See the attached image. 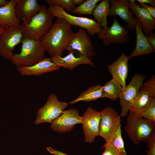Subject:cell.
Masks as SVG:
<instances>
[{
    "label": "cell",
    "instance_id": "cell-16",
    "mask_svg": "<svg viewBox=\"0 0 155 155\" xmlns=\"http://www.w3.org/2000/svg\"><path fill=\"white\" fill-rule=\"evenodd\" d=\"M40 8L37 0H16L15 12L20 21L28 23Z\"/></svg>",
    "mask_w": 155,
    "mask_h": 155
},
{
    "label": "cell",
    "instance_id": "cell-32",
    "mask_svg": "<svg viewBox=\"0 0 155 155\" xmlns=\"http://www.w3.org/2000/svg\"><path fill=\"white\" fill-rule=\"evenodd\" d=\"M102 148L104 149V151L101 155H118L114 148L108 143H105Z\"/></svg>",
    "mask_w": 155,
    "mask_h": 155
},
{
    "label": "cell",
    "instance_id": "cell-12",
    "mask_svg": "<svg viewBox=\"0 0 155 155\" xmlns=\"http://www.w3.org/2000/svg\"><path fill=\"white\" fill-rule=\"evenodd\" d=\"M82 127L84 136V142L92 144L99 135L101 120L100 112L88 106L83 114Z\"/></svg>",
    "mask_w": 155,
    "mask_h": 155
},
{
    "label": "cell",
    "instance_id": "cell-10",
    "mask_svg": "<svg viewBox=\"0 0 155 155\" xmlns=\"http://www.w3.org/2000/svg\"><path fill=\"white\" fill-rule=\"evenodd\" d=\"M66 50L77 51L91 60L96 55L90 35L85 29L81 28L74 33Z\"/></svg>",
    "mask_w": 155,
    "mask_h": 155
},
{
    "label": "cell",
    "instance_id": "cell-6",
    "mask_svg": "<svg viewBox=\"0 0 155 155\" xmlns=\"http://www.w3.org/2000/svg\"><path fill=\"white\" fill-rule=\"evenodd\" d=\"M68 106L66 102L59 101L55 94L51 93L44 105L38 109L34 123L36 124L46 122L51 123L61 115Z\"/></svg>",
    "mask_w": 155,
    "mask_h": 155
},
{
    "label": "cell",
    "instance_id": "cell-38",
    "mask_svg": "<svg viewBox=\"0 0 155 155\" xmlns=\"http://www.w3.org/2000/svg\"><path fill=\"white\" fill-rule=\"evenodd\" d=\"M8 2V1L6 0H0V7L5 5Z\"/></svg>",
    "mask_w": 155,
    "mask_h": 155
},
{
    "label": "cell",
    "instance_id": "cell-18",
    "mask_svg": "<svg viewBox=\"0 0 155 155\" xmlns=\"http://www.w3.org/2000/svg\"><path fill=\"white\" fill-rule=\"evenodd\" d=\"M128 56L122 53L115 61L108 66V69L113 77L121 85L123 89L126 85L128 71Z\"/></svg>",
    "mask_w": 155,
    "mask_h": 155
},
{
    "label": "cell",
    "instance_id": "cell-9",
    "mask_svg": "<svg viewBox=\"0 0 155 155\" xmlns=\"http://www.w3.org/2000/svg\"><path fill=\"white\" fill-rule=\"evenodd\" d=\"M101 120L100 124L99 135L109 142L115 132L121 125V117L118 113L111 107H106L100 112Z\"/></svg>",
    "mask_w": 155,
    "mask_h": 155
},
{
    "label": "cell",
    "instance_id": "cell-39",
    "mask_svg": "<svg viewBox=\"0 0 155 155\" xmlns=\"http://www.w3.org/2000/svg\"><path fill=\"white\" fill-rule=\"evenodd\" d=\"M4 29H4V28L0 27V35L1 34L3 31Z\"/></svg>",
    "mask_w": 155,
    "mask_h": 155
},
{
    "label": "cell",
    "instance_id": "cell-27",
    "mask_svg": "<svg viewBox=\"0 0 155 155\" xmlns=\"http://www.w3.org/2000/svg\"><path fill=\"white\" fill-rule=\"evenodd\" d=\"M100 0H87L76 7L71 12L73 14L80 15H90L92 14L94 9Z\"/></svg>",
    "mask_w": 155,
    "mask_h": 155
},
{
    "label": "cell",
    "instance_id": "cell-29",
    "mask_svg": "<svg viewBox=\"0 0 155 155\" xmlns=\"http://www.w3.org/2000/svg\"><path fill=\"white\" fill-rule=\"evenodd\" d=\"M141 116L155 124V97H152L150 106Z\"/></svg>",
    "mask_w": 155,
    "mask_h": 155
},
{
    "label": "cell",
    "instance_id": "cell-7",
    "mask_svg": "<svg viewBox=\"0 0 155 155\" xmlns=\"http://www.w3.org/2000/svg\"><path fill=\"white\" fill-rule=\"evenodd\" d=\"M145 78L144 75L136 74L129 84L123 89L119 98L121 108V117L127 115L129 109L137 97Z\"/></svg>",
    "mask_w": 155,
    "mask_h": 155
},
{
    "label": "cell",
    "instance_id": "cell-14",
    "mask_svg": "<svg viewBox=\"0 0 155 155\" xmlns=\"http://www.w3.org/2000/svg\"><path fill=\"white\" fill-rule=\"evenodd\" d=\"M128 0H110L108 16H118L127 24L124 27L129 31L134 30L135 21L131 12L128 6Z\"/></svg>",
    "mask_w": 155,
    "mask_h": 155
},
{
    "label": "cell",
    "instance_id": "cell-36",
    "mask_svg": "<svg viewBox=\"0 0 155 155\" xmlns=\"http://www.w3.org/2000/svg\"><path fill=\"white\" fill-rule=\"evenodd\" d=\"M139 3H143L146 4H149L150 6L155 7V0H137Z\"/></svg>",
    "mask_w": 155,
    "mask_h": 155
},
{
    "label": "cell",
    "instance_id": "cell-15",
    "mask_svg": "<svg viewBox=\"0 0 155 155\" xmlns=\"http://www.w3.org/2000/svg\"><path fill=\"white\" fill-rule=\"evenodd\" d=\"M128 6L135 15L146 36L155 29V19L145 9L140 7L135 0H128Z\"/></svg>",
    "mask_w": 155,
    "mask_h": 155
},
{
    "label": "cell",
    "instance_id": "cell-2",
    "mask_svg": "<svg viewBox=\"0 0 155 155\" xmlns=\"http://www.w3.org/2000/svg\"><path fill=\"white\" fill-rule=\"evenodd\" d=\"M21 51L14 54L11 60L17 67L32 65L44 58L45 51L40 40L23 37Z\"/></svg>",
    "mask_w": 155,
    "mask_h": 155
},
{
    "label": "cell",
    "instance_id": "cell-37",
    "mask_svg": "<svg viewBox=\"0 0 155 155\" xmlns=\"http://www.w3.org/2000/svg\"><path fill=\"white\" fill-rule=\"evenodd\" d=\"M73 3L75 6L77 5H80L84 1V0H72Z\"/></svg>",
    "mask_w": 155,
    "mask_h": 155
},
{
    "label": "cell",
    "instance_id": "cell-4",
    "mask_svg": "<svg viewBox=\"0 0 155 155\" xmlns=\"http://www.w3.org/2000/svg\"><path fill=\"white\" fill-rule=\"evenodd\" d=\"M124 130L133 144L138 145L146 141L155 133V124L141 116L128 113Z\"/></svg>",
    "mask_w": 155,
    "mask_h": 155
},
{
    "label": "cell",
    "instance_id": "cell-13",
    "mask_svg": "<svg viewBox=\"0 0 155 155\" xmlns=\"http://www.w3.org/2000/svg\"><path fill=\"white\" fill-rule=\"evenodd\" d=\"M83 121V117L79 115L78 110L71 108L64 110L51 123V127L55 132L65 133L72 130L75 125L82 124Z\"/></svg>",
    "mask_w": 155,
    "mask_h": 155
},
{
    "label": "cell",
    "instance_id": "cell-19",
    "mask_svg": "<svg viewBox=\"0 0 155 155\" xmlns=\"http://www.w3.org/2000/svg\"><path fill=\"white\" fill-rule=\"evenodd\" d=\"M74 52H69V53L64 57L57 56L50 58L51 60L60 67L68 69L71 71L82 64H87L96 67L92 60L80 54L79 56L76 57L74 55Z\"/></svg>",
    "mask_w": 155,
    "mask_h": 155
},
{
    "label": "cell",
    "instance_id": "cell-22",
    "mask_svg": "<svg viewBox=\"0 0 155 155\" xmlns=\"http://www.w3.org/2000/svg\"><path fill=\"white\" fill-rule=\"evenodd\" d=\"M152 98L142 86L137 97L129 109V113L135 116H141L150 106Z\"/></svg>",
    "mask_w": 155,
    "mask_h": 155
},
{
    "label": "cell",
    "instance_id": "cell-17",
    "mask_svg": "<svg viewBox=\"0 0 155 155\" xmlns=\"http://www.w3.org/2000/svg\"><path fill=\"white\" fill-rule=\"evenodd\" d=\"M61 67L51 61L50 58L45 57L32 65L17 68L22 76H39L43 74L59 70Z\"/></svg>",
    "mask_w": 155,
    "mask_h": 155
},
{
    "label": "cell",
    "instance_id": "cell-24",
    "mask_svg": "<svg viewBox=\"0 0 155 155\" xmlns=\"http://www.w3.org/2000/svg\"><path fill=\"white\" fill-rule=\"evenodd\" d=\"M109 0H103L97 4L92 13L95 20L102 28L108 26L107 17L110 7Z\"/></svg>",
    "mask_w": 155,
    "mask_h": 155
},
{
    "label": "cell",
    "instance_id": "cell-1",
    "mask_svg": "<svg viewBox=\"0 0 155 155\" xmlns=\"http://www.w3.org/2000/svg\"><path fill=\"white\" fill-rule=\"evenodd\" d=\"M74 33L72 26L66 21L57 18L49 31L40 40L50 58L62 56Z\"/></svg>",
    "mask_w": 155,
    "mask_h": 155
},
{
    "label": "cell",
    "instance_id": "cell-11",
    "mask_svg": "<svg viewBox=\"0 0 155 155\" xmlns=\"http://www.w3.org/2000/svg\"><path fill=\"white\" fill-rule=\"evenodd\" d=\"M98 35L106 46L113 44L126 43L129 40V30L122 26L116 18L114 19L110 27L102 28Z\"/></svg>",
    "mask_w": 155,
    "mask_h": 155
},
{
    "label": "cell",
    "instance_id": "cell-34",
    "mask_svg": "<svg viewBox=\"0 0 155 155\" xmlns=\"http://www.w3.org/2000/svg\"><path fill=\"white\" fill-rule=\"evenodd\" d=\"M146 39L153 49L155 51V34L154 32L149 33L146 36Z\"/></svg>",
    "mask_w": 155,
    "mask_h": 155
},
{
    "label": "cell",
    "instance_id": "cell-23",
    "mask_svg": "<svg viewBox=\"0 0 155 155\" xmlns=\"http://www.w3.org/2000/svg\"><path fill=\"white\" fill-rule=\"evenodd\" d=\"M102 87L100 85L97 84L89 87L75 99L70 101L69 104H72L80 101L89 102L104 97L102 91Z\"/></svg>",
    "mask_w": 155,
    "mask_h": 155
},
{
    "label": "cell",
    "instance_id": "cell-31",
    "mask_svg": "<svg viewBox=\"0 0 155 155\" xmlns=\"http://www.w3.org/2000/svg\"><path fill=\"white\" fill-rule=\"evenodd\" d=\"M148 144V150L147 151V155H155V133H153L146 141Z\"/></svg>",
    "mask_w": 155,
    "mask_h": 155
},
{
    "label": "cell",
    "instance_id": "cell-35",
    "mask_svg": "<svg viewBox=\"0 0 155 155\" xmlns=\"http://www.w3.org/2000/svg\"><path fill=\"white\" fill-rule=\"evenodd\" d=\"M46 149L51 154L54 155H69L50 147H47Z\"/></svg>",
    "mask_w": 155,
    "mask_h": 155
},
{
    "label": "cell",
    "instance_id": "cell-25",
    "mask_svg": "<svg viewBox=\"0 0 155 155\" xmlns=\"http://www.w3.org/2000/svg\"><path fill=\"white\" fill-rule=\"evenodd\" d=\"M123 89L120 84L113 78L102 87V91L104 97L114 101L119 98Z\"/></svg>",
    "mask_w": 155,
    "mask_h": 155
},
{
    "label": "cell",
    "instance_id": "cell-3",
    "mask_svg": "<svg viewBox=\"0 0 155 155\" xmlns=\"http://www.w3.org/2000/svg\"><path fill=\"white\" fill-rule=\"evenodd\" d=\"M53 17L45 5H40L39 11L29 23L20 24L23 37L40 40L51 28Z\"/></svg>",
    "mask_w": 155,
    "mask_h": 155
},
{
    "label": "cell",
    "instance_id": "cell-33",
    "mask_svg": "<svg viewBox=\"0 0 155 155\" xmlns=\"http://www.w3.org/2000/svg\"><path fill=\"white\" fill-rule=\"evenodd\" d=\"M138 4L140 7L143 8L147 10L153 18L155 19V7H152L143 3L138 2Z\"/></svg>",
    "mask_w": 155,
    "mask_h": 155
},
{
    "label": "cell",
    "instance_id": "cell-26",
    "mask_svg": "<svg viewBox=\"0 0 155 155\" xmlns=\"http://www.w3.org/2000/svg\"><path fill=\"white\" fill-rule=\"evenodd\" d=\"M107 143L110 144L113 146L118 155H127L122 136L121 125L118 127L111 140Z\"/></svg>",
    "mask_w": 155,
    "mask_h": 155
},
{
    "label": "cell",
    "instance_id": "cell-8",
    "mask_svg": "<svg viewBox=\"0 0 155 155\" xmlns=\"http://www.w3.org/2000/svg\"><path fill=\"white\" fill-rule=\"evenodd\" d=\"M23 37L20 25L5 29L0 35V55L11 61L13 56V50L21 42Z\"/></svg>",
    "mask_w": 155,
    "mask_h": 155
},
{
    "label": "cell",
    "instance_id": "cell-20",
    "mask_svg": "<svg viewBox=\"0 0 155 155\" xmlns=\"http://www.w3.org/2000/svg\"><path fill=\"white\" fill-rule=\"evenodd\" d=\"M133 17L136 31V44L134 49L128 57L129 59L133 57L150 54L155 51L148 43L140 23L135 17L133 16Z\"/></svg>",
    "mask_w": 155,
    "mask_h": 155
},
{
    "label": "cell",
    "instance_id": "cell-5",
    "mask_svg": "<svg viewBox=\"0 0 155 155\" xmlns=\"http://www.w3.org/2000/svg\"><path fill=\"white\" fill-rule=\"evenodd\" d=\"M48 9L53 17L64 20L71 26H74L85 29L90 36L98 34L102 28L101 25L94 20L71 15L57 5H49Z\"/></svg>",
    "mask_w": 155,
    "mask_h": 155
},
{
    "label": "cell",
    "instance_id": "cell-21",
    "mask_svg": "<svg viewBox=\"0 0 155 155\" xmlns=\"http://www.w3.org/2000/svg\"><path fill=\"white\" fill-rule=\"evenodd\" d=\"M16 0H11L0 7V27L6 29L20 25L15 12Z\"/></svg>",
    "mask_w": 155,
    "mask_h": 155
},
{
    "label": "cell",
    "instance_id": "cell-30",
    "mask_svg": "<svg viewBox=\"0 0 155 155\" xmlns=\"http://www.w3.org/2000/svg\"><path fill=\"white\" fill-rule=\"evenodd\" d=\"M142 86L152 97H155V75H152L151 78L143 84Z\"/></svg>",
    "mask_w": 155,
    "mask_h": 155
},
{
    "label": "cell",
    "instance_id": "cell-28",
    "mask_svg": "<svg viewBox=\"0 0 155 155\" xmlns=\"http://www.w3.org/2000/svg\"><path fill=\"white\" fill-rule=\"evenodd\" d=\"M46 2L49 5L53 4L57 5L66 11L72 12L76 6L72 0H46Z\"/></svg>",
    "mask_w": 155,
    "mask_h": 155
}]
</instances>
